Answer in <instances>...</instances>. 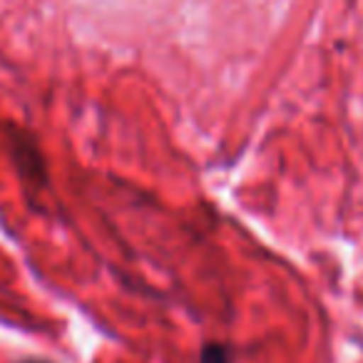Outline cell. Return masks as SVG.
<instances>
[{"instance_id": "6da1fadb", "label": "cell", "mask_w": 363, "mask_h": 363, "mask_svg": "<svg viewBox=\"0 0 363 363\" xmlns=\"http://www.w3.org/2000/svg\"><path fill=\"white\" fill-rule=\"evenodd\" d=\"M232 351L224 343H207L202 348V356H199V363H232Z\"/></svg>"}, {"instance_id": "7a4b0ae2", "label": "cell", "mask_w": 363, "mask_h": 363, "mask_svg": "<svg viewBox=\"0 0 363 363\" xmlns=\"http://www.w3.org/2000/svg\"><path fill=\"white\" fill-rule=\"evenodd\" d=\"M26 363H43V361H26Z\"/></svg>"}]
</instances>
